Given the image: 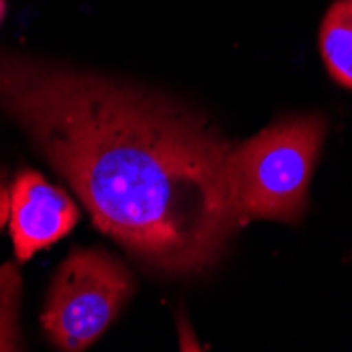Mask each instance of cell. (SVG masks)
Instances as JSON below:
<instances>
[{
    "label": "cell",
    "mask_w": 352,
    "mask_h": 352,
    "mask_svg": "<svg viewBox=\"0 0 352 352\" xmlns=\"http://www.w3.org/2000/svg\"><path fill=\"white\" fill-rule=\"evenodd\" d=\"M327 133L321 114L289 116L236 144L232 197L241 226L251 219L296 223L306 211L308 186Z\"/></svg>",
    "instance_id": "7a4b0ae2"
},
{
    "label": "cell",
    "mask_w": 352,
    "mask_h": 352,
    "mask_svg": "<svg viewBox=\"0 0 352 352\" xmlns=\"http://www.w3.org/2000/svg\"><path fill=\"white\" fill-rule=\"evenodd\" d=\"M321 49L329 76L352 89V0H336L318 30Z\"/></svg>",
    "instance_id": "5b68a950"
},
{
    "label": "cell",
    "mask_w": 352,
    "mask_h": 352,
    "mask_svg": "<svg viewBox=\"0 0 352 352\" xmlns=\"http://www.w3.org/2000/svg\"><path fill=\"white\" fill-rule=\"evenodd\" d=\"M135 292L129 266L100 247H76L53 276L41 323L53 346L87 350Z\"/></svg>",
    "instance_id": "3957f363"
},
{
    "label": "cell",
    "mask_w": 352,
    "mask_h": 352,
    "mask_svg": "<svg viewBox=\"0 0 352 352\" xmlns=\"http://www.w3.org/2000/svg\"><path fill=\"white\" fill-rule=\"evenodd\" d=\"M7 221H9V190L5 184V175L0 171V230L5 228Z\"/></svg>",
    "instance_id": "52a82bcc"
},
{
    "label": "cell",
    "mask_w": 352,
    "mask_h": 352,
    "mask_svg": "<svg viewBox=\"0 0 352 352\" xmlns=\"http://www.w3.org/2000/svg\"><path fill=\"white\" fill-rule=\"evenodd\" d=\"M5 11H7V3L5 0H0V21H3V17H5Z\"/></svg>",
    "instance_id": "ba28073f"
},
{
    "label": "cell",
    "mask_w": 352,
    "mask_h": 352,
    "mask_svg": "<svg viewBox=\"0 0 352 352\" xmlns=\"http://www.w3.org/2000/svg\"><path fill=\"white\" fill-rule=\"evenodd\" d=\"M21 298V274L15 262L0 266V352L21 350L17 308Z\"/></svg>",
    "instance_id": "8992f818"
},
{
    "label": "cell",
    "mask_w": 352,
    "mask_h": 352,
    "mask_svg": "<svg viewBox=\"0 0 352 352\" xmlns=\"http://www.w3.org/2000/svg\"><path fill=\"white\" fill-rule=\"evenodd\" d=\"M80 211L66 190L34 169H21L9 188V232L17 264L57 243L76 226Z\"/></svg>",
    "instance_id": "277c9868"
},
{
    "label": "cell",
    "mask_w": 352,
    "mask_h": 352,
    "mask_svg": "<svg viewBox=\"0 0 352 352\" xmlns=\"http://www.w3.org/2000/svg\"><path fill=\"white\" fill-rule=\"evenodd\" d=\"M0 110L146 270L209 274L241 221L232 154L203 114L138 85L0 51Z\"/></svg>",
    "instance_id": "6da1fadb"
}]
</instances>
